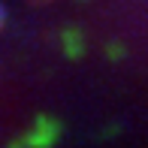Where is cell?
I'll list each match as a JSON object with an SVG mask.
<instances>
[{
  "label": "cell",
  "mask_w": 148,
  "mask_h": 148,
  "mask_svg": "<svg viewBox=\"0 0 148 148\" xmlns=\"http://www.w3.org/2000/svg\"><path fill=\"white\" fill-rule=\"evenodd\" d=\"M0 24H3V9H0Z\"/></svg>",
  "instance_id": "6da1fadb"
}]
</instances>
